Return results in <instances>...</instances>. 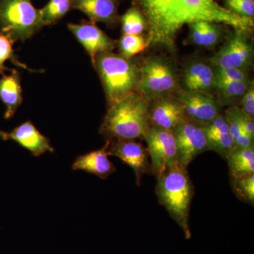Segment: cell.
<instances>
[{
  "label": "cell",
  "instance_id": "1",
  "mask_svg": "<svg viewBox=\"0 0 254 254\" xmlns=\"http://www.w3.org/2000/svg\"><path fill=\"white\" fill-rule=\"evenodd\" d=\"M144 16L148 48L173 53L179 32L185 25L208 21L251 32L253 18L232 12L215 0H131Z\"/></svg>",
  "mask_w": 254,
  "mask_h": 254
},
{
  "label": "cell",
  "instance_id": "2",
  "mask_svg": "<svg viewBox=\"0 0 254 254\" xmlns=\"http://www.w3.org/2000/svg\"><path fill=\"white\" fill-rule=\"evenodd\" d=\"M157 181L155 193L159 203L181 227L185 238L190 240V214L194 190L187 168L177 162Z\"/></svg>",
  "mask_w": 254,
  "mask_h": 254
},
{
  "label": "cell",
  "instance_id": "3",
  "mask_svg": "<svg viewBox=\"0 0 254 254\" xmlns=\"http://www.w3.org/2000/svg\"><path fill=\"white\" fill-rule=\"evenodd\" d=\"M149 103L136 92L109 107L100 127V133L108 141L143 138L150 126Z\"/></svg>",
  "mask_w": 254,
  "mask_h": 254
},
{
  "label": "cell",
  "instance_id": "4",
  "mask_svg": "<svg viewBox=\"0 0 254 254\" xmlns=\"http://www.w3.org/2000/svg\"><path fill=\"white\" fill-rule=\"evenodd\" d=\"M93 67L98 71L108 108L136 93L140 80V65L132 59L112 53L95 58Z\"/></svg>",
  "mask_w": 254,
  "mask_h": 254
},
{
  "label": "cell",
  "instance_id": "5",
  "mask_svg": "<svg viewBox=\"0 0 254 254\" xmlns=\"http://www.w3.org/2000/svg\"><path fill=\"white\" fill-rule=\"evenodd\" d=\"M179 76L177 68L165 57L147 58L140 65V80L137 93L148 101L170 96L179 90Z\"/></svg>",
  "mask_w": 254,
  "mask_h": 254
},
{
  "label": "cell",
  "instance_id": "6",
  "mask_svg": "<svg viewBox=\"0 0 254 254\" xmlns=\"http://www.w3.org/2000/svg\"><path fill=\"white\" fill-rule=\"evenodd\" d=\"M43 27L31 0H0V30L13 42L30 39Z\"/></svg>",
  "mask_w": 254,
  "mask_h": 254
},
{
  "label": "cell",
  "instance_id": "7",
  "mask_svg": "<svg viewBox=\"0 0 254 254\" xmlns=\"http://www.w3.org/2000/svg\"><path fill=\"white\" fill-rule=\"evenodd\" d=\"M143 138L146 142L150 159V173L158 178L178 162L173 132L150 125Z\"/></svg>",
  "mask_w": 254,
  "mask_h": 254
},
{
  "label": "cell",
  "instance_id": "8",
  "mask_svg": "<svg viewBox=\"0 0 254 254\" xmlns=\"http://www.w3.org/2000/svg\"><path fill=\"white\" fill-rule=\"evenodd\" d=\"M235 29L222 48L210 60L213 67L237 68L247 70L253 63L254 50L248 33Z\"/></svg>",
  "mask_w": 254,
  "mask_h": 254
},
{
  "label": "cell",
  "instance_id": "9",
  "mask_svg": "<svg viewBox=\"0 0 254 254\" xmlns=\"http://www.w3.org/2000/svg\"><path fill=\"white\" fill-rule=\"evenodd\" d=\"M204 127L186 119L173 130L177 160L186 168L198 155L208 150Z\"/></svg>",
  "mask_w": 254,
  "mask_h": 254
},
{
  "label": "cell",
  "instance_id": "10",
  "mask_svg": "<svg viewBox=\"0 0 254 254\" xmlns=\"http://www.w3.org/2000/svg\"><path fill=\"white\" fill-rule=\"evenodd\" d=\"M68 30L83 47L94 65L97 55L112 53L118 47V41L110 38L95 23L82 21L78 23H68Z\"/></svg>",
  "mask_w": 254,
  "mask_h": 254
},
{
  "label": "cell",
  "instance_id": "11",
  "mask_svg": "<svg viewBox=\"0 0 254 254\" xmlns=\"http://www.w3.org/2000/svg\"><path fill=\"white\" fill-rule=\"evenodd\" d=\"M108 143V153L117 157L133 170L137 185L139 186L145 174L150 173L148 150L135 140H111Z\"/></svg>",
  "mask_w": 254,
  "mask_h": 254
},
{
  "label": "cell",
  "instance_id": "12",
  "mask_svg": "<svg viewBox=\"0 0 254 254\" xmlns=\"http://www.w3.org/2000/svg\"><path fill=\"white\" fill-rule=\"evenodd\" d=\"M177 93L185 116L190 121L205 126L220 114L221 107L212 95L185 91Z\"/></svg>",
  "mask_w": 254,
  "mask_h": 254
},
{
  "label": "cell",
  "instance_id": "13",
  "mask_svg": "<svg viewBox=\"0 0 254 254\" xmlns=\"http://www.w3.org/2000/svg\"><path fill=\"white\" fill-rule=\"evenodd\" d=\"M0 138L5 141H14L35 157L41 156L47 152H55L50 140L39 131L31 121L21 124L11 131H0Z\"/></svg>",
  "mask_w": 254,
  "mask_h": 254
},
{
  "label": "cell",
  "instance_id": "14",
  "mask_svg": "<svg viewBox=\"0 0 254 254\" xmlns=\"http://www.w3.org/2000/svg\"><path fill=\"white\" fill-rule=\"evenodd\" d=\"M150 125L171 130L187 119L177 97H163L151 100L148 108Z\"/></svg>",
  "mask_w": 254,
  "mask_h": 254
},
{
  "label": "cell",
  "instance_id": "15",
  "mask_svg": "<svg viewBox=\"0 0 254 254\" xmlns=\"http://www.w3.org/2000/svg\"><path fill=\"white\" fill-rule=\"evenodd\" d=\"M181 82L185 89L183 91L212 95L215 91V70L210 64L202 60H193L184 68Z\"/></svg>",
  "mask_w": 254,
  "mask_h": 254
},
{
  "label": "cell",
  "instance_id": "16",
  "mask_svg": "<svg viewBox=\"0 0 254 254\" xmlns=\"http://www.w3.org/2000/svg\"><path fill=\"white\" fill-rule=\"evenodd\" d=\"M71 9L86 15L90 21L105 23L109 27L118 24V0H71Z\"/></svg>",
  "mask_w": 254,
  "mask_h": 254
},
{
  "label": "cell",
  "instance_id": "17",
  "mask_svg": "<svg viewBox=\"0 0 254 254\" xmlns=\"http://www.w3.org/2000/svg\"><path fill=\"white\" fill-rule=\"evenodd\" d=\"M107 148L108 143L100 149L78 155L71 168L75 171L81 170L105 180L116 171V168L108 158L109 155Z\"/></svg>",
  "mask_w": 254,
  "mask_h": 254
},
{
  "label": "cell",
  "instance_id": "18",
  "mask_svg": "<svg viewBox=\"0 0 254 254\" xmlns=\"http://www.w3.org/2000/svg\"><path fill=\"white\" fill-rule=\"evenodd\" d=\"M204 128L208 150L226 158L229 153L235 148V143L224 115L220 114L213 121L205 125Z\"/></svg>",
  "mask_w": 254,
  "mask_h": 254
},
{
  "label": "cell",
  "instance_id": "19",
  "mask_svg": "<svg viewBox=\"0 0 254 254\" xmlns=\"http://www.w3.org/2000/svg\"><path fill=\"white\" fill-rule=\"evenodd\" d=\"M0 100L5 106L4 118L10 120L23 103L21 76L16 70H11L10 74L4 73L0 78Z\"/></svg>",
  "mask_w": 254,
  "mask_h": 254
},
{
  "label": "cell",
  "instance_id": "20",
  "mask_svg": "<svg viewBox=\"0 0 254 254\" xmlns=\"http://www.w3.org/2000/svg\"><path fill=\"white\" fill-rule=\"evenodd\" d=\"M253 81H233L215 78V91L220 107L238 106Z\"/></svg>",
  "mask_w": 254,
  "mask_h": 254
},
{
  "label": "cell",
  "instance_id": "21",
  "mask_svg": "<svg viewBox=\"0 0 254 254\" xmlns=\"http://www.w3.org/2000/svg\"><path fill=\"white\" fill-rule=\"evenodd\" d=\"M230 177L254 174V145L247 148L235 147L226 157Z\"/></svg>",
  "mask_w": 254,
  "mask_h": 254
},
{
  "label": "cell",
  "instance_id": "22",
  "mask_svg": "<svg viewBox=\"0 0 254 254\" xmlns=\"http://www.w3.org/2000/svg\"><path fill=\"white\" fill-rule=\"evenodd\" d=\"M242 109L238 106H232L225 111V117L232 138L235 141V147L247 148L254 145L253 140L251 139L244 131L241 124Z\"/></svg>",
  "mask_w": 254,
  "mask_h": 254
},
{
  "label": "cell",
  "instance_id": "23",
  "mask_svg": "<svg viewBox=\"0 0 254 254\" xmlns=\"http://www.w3.org/2000/svg\"><path fill=\"white\" fill-rule=\"evenodd\" d=\"M71 0H49L44 7L40 9L43 27L54 24L71 11Z\"/></svg>",
  "mask_w": 254,
  "mask_h": 254
},
{
  "label": "cell",
  "instance_id": "24",
  "mask_svg": "<svg viewBox=\"0 0 254 254\" xmlns=\"http://www.w3.org/2000/svg\"><path fill=\"white\" fill-rule=\"evenodd\" d=\"M120 22L123 34L142 35L147 30L144 16L134 5L121 16Z\"/></svg>",
  "mask_w": 254,
  "mask_h": 254
},
{
  "label": "cell",
  "instance_id": "25",
  "mask_svg": "<svg viewBox=\"0 0 254 254\" xmlns=\"http://www.w3.org/2000/svg\"><path fill=\"white\" fill-rule=\"evenodd\" d=\"M118 47L120 55L128 59H132L148 48L146 38L142 35L123 34L118 41Z\"/></svg>",
  "mask_w": 254,
  "mask_h": 254
},
{
  "label": "cell",
  "instance_id": "26",
  "mask_svg": "<svg viewBox=\"0 0 254 254\" xmlns=\"http://www.w3.org/2000/svg\"><path fill=\"white\" fill-rule=\"evenodd\" d=\"M232 188L239 199L245 203L254 204V174L230 177Z\"/></svg>",
  "mask_w": 254,
  "mask_h": 254
},
{
  "label": "cell",
  "instance_id": "27",
  "mask_svg": "<svg viewBox=\"0 0 254 254\" xmlns=\"http://www.w3.org/2000/svg\"><path fill=\"white\" fill-rule=\"evenodd\" d=\"M13 44H14V42L11 41L9 36L0 32V74H4V71L6 70H9V71L12 70L5 66L4 64L8 60H10L18 67L25 68V69L33 71V72H36V70L28 68L25 64L21 63L18 59L17 56L14 54Z\"/></svg>",
  "mask_w": 254,
  "mask_h": 254
},
{
  "label": "cell",
  "instance_id": "28",
  "mask_svg": "<svg viewBox=\"0 0 254 254\" xmlns=\"http://www.w3.org/2000/svg\"><path fill=\"white\" fill-rule=\"evenodd\" d=\"M226 8L243 17L253 18L254 0H226Z\"/></svg>",
  "mask_w": 254,
  "mask_h": 254
},
{
  "label": "cell",
  "instance_id": "29",
  "mask_svg": "<svg viewBox=\"0 0 254 254\" xmlns=\"http://www.w3.org/2000/svg\"><path fill=\"white\" fill-rule=\"evenodd\" d=\"M215 70V78L226 81H250L247 70L237 68H216Z\"/></svg>",
  "mask_w": 254,
  "mask_h": 254
},
{
  "label": "cell",
  "instance_id": "30",
  "mask_svg": "<svg viewBox=\"0 0 254 254\" xmlns=\"http://www.w3.org/2000/svg\"><path fill=\"white\" fill-rule=\"evenodd\" d=\"M203 35H204V46L203 48H211L216 46L222 39V33L217 23L203 21Z\"/></svg>",
  "mask_w": 254,
  "mask_h": 254
},
{
  "label": "cell",
  "instance_id": "31",
  "mask_svg": "<svg viewBox=\"0 0 254 254\" xmlns=\"http://www.w3.org/2000/svg\"><path fill=\"white\" fill-rule=\"evenodd\" d=\"M203 21H198L190 23V34H189L188 43L195 46L203 47L204 46V35L203 28Z\"/></svg>",
  "mask_w": 254,
  "mask_h": 254
},
{
  "label": "cell",
  "instance_id": "32",
  "mask_svg": "<svg viewBox=\"0 0 254 254\" xmlns=\"http://www.w3.org/2000/svg\"><path fill=\"white\" fill-rule=\"evenodd\" d=\"M240 108L242 111L248 115L250 118H253L254 117V82L251 85L249 89L246 92L245 95L242 98L241 101Z\"/></svg>",
  "mask_w": 254,
  "mask_h": 254
},
{
  "label": "cell",
  "instance_id": "33",
  "mask_svg": "<svg viewBox=\"0 0 254 254\" xmlns=\"http://www.w3.org/2000/svg\"><path fill=\"white\" fill-rule=\"evenodd\" d=\"M241 124L244 131L251 139L254 141V119L246 115L242 110L240 116Z\"/></svg>",
  "mask_w": 254,
  "mask_h": 254
}]
</instances>
